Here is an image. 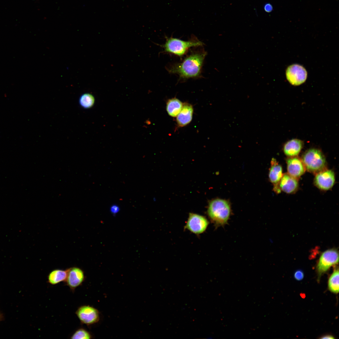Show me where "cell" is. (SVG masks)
I'll return each mask as SVG.
<instances>
[{
	"mask_svg": "<svg viewBox=\"0 0 339 339\" xmlns=\"http://www.w3.org/2000/svg\"><path fill=\"white\" fill-rule=\"evenodd\" d=\"M206 53L203 50L192 52L181 63L171 66L168 70L170 73L178 75L180 79L198 78L201 74Z\"/></svg>",
	"mask_w": 339,
	"mask_h": 339,
	"instance_id": "6da1fadb",
	"label": "cell"
},
{
	"mask_svg": "<svg viewBox=\"0 0 339 339\" xmlns=\"http://www.w3.org/2000/svg\"><path fill=\"white\" fill-rule=\"evenodd\" d=\"M231 212L230 205L228 201L217 198L209 202L207 214L211 222L217 228L228 223Z\"/></svg>",
	"mask_w": 339,
	"mask_h": 339,
	"instance_id": "7a4b0ae2",
	"label": "cell"
},
{
	"mask_svg": "<svg viewBox=\"0 0 339 339\" xmlns=\"http://www.w3.org/2000/svg\"><path fill=\"white\" fill-rule=\"evenodd\" d=\"M203 44V42L196 38H192L189 40L184 41L171 37L166 38L165 43L161 46L165 52L181 57L190 48L202 46Z\"/></svg>",
	"mask_w": 339,
	"mask_h": 339,
	"instance_id": "3957f363",
	"label": "cell"
},
{
	"mask_svg": "<svg viewBox=\"0 0 339 339\" xmlns=\"http://www.w3.org/2000/svg\"><path fill=\"white\" fill-rule=\"evenodd\" d=\"M302 160L306 169L310 172L317 174L326 169L325 157L318 149L310 148L307 150L304 154Z\"/></svg>",
	"mask_w": 339,
	"mask_h": 339,
	"instance_id": "277c9868",
	"label": "cell"
},
{
	"mask_svg": "<svg viewBox=\"0 0 339 339\" xmlns=\"http://www.w3.org/2000/svg\"><path fill=\"white\" fill-rule=\"evenodd\" d=\"M338 261L339 253L336 249H329L323 252L320 257L316 266L318 278L331 266L337 264Z\"/></svg>",
	"mask_w": 339,
	"mask_h": 339,
	"instance_id": "5b68a950",
	"label": "cell"
},
{
	"mask_svg": "<svg viewBox=\"0 0 339 339\" xmlns=\"http://www.w3.org/2000/svg\"><path fill=\"white\" fill-rule=\"evenodd\" d=\"M209 223V221L205 217L190 213L186 222L184 229L198 235L206 231Z\"/></svg>",
	"mask_w": 339,
	"mask_h": 339,
	"instance_id": "8992f818",
	"label": "cell"
},
{
	"mask_svg": "<svg viewBox=\"0 0 339 339\" xmlns=\"http://www.w3.org/2000/svg\"><path fill=\"white\" fill-rule=\"evenodd\" d=\"M76 314L81 322L87 325L97 322L99 320L98 310L89 305H83L78 308Z\"/></svg>",
	"mask_w": 339,
	"mask_h": 339,
	"instance_id": "52a82bcc",
	"label": "cell"
},
{
	"mask_svg": "<svg viewBox=\"0 0 339 339\" xmlns=\"http://www.w3.org/2000/svg\"><path fill=\"white\" fill-rule=\"evenodd\" d=\"M286 77L292 85H298L305 82L307 76V72L302 66L293 64L289 66L286 72Z\"/></svg>",
	"mask_w": 339,
	"mask_h": 339,
	"instance_id": "ba28073f",
	"label": "cell"
},
{
	"mask_svg": "<svg viewBox=\"0 0 339 339\" xmlns=\"http://www.w3.org/2000/svg\"><path fill=\"white\" fill-rule=\"evenodd\" d=\"M335 177L334 172L326 169L316 174L314 183L320 189L328 190L331 189L334 185Z\"/></svg>",
	"mask_w": 339,
	"mask_h": 339,
	"instance_id": "9c48e42d",
	"label": "cell"
},
{
	"mask_svg": "<svg viewBox=\"0 0 339 339\" xmlns=\"http://www.w3.org/2000/svg\"><path fill=\"white\" fill-rule=\"evenodd\" d=\"M84 280V273L81 269L75 267L68 269L67 275L65 282L72 291L80 286Z\"/></svg>",
	"mask_w": 339,
	"mask_h": 339,
	"instance_id": "30bf717a",
	"label": "cell"
},
{
	"mask_svg": "<svg viewBox=\"0 0 339 339\" xmlns=\"http://www.w3.org/2000/svg\"><path fill=\"white\" fill-rule=\"evenodd\" d=\"M288 174L297 178L303 175L306 169L302 160L296 156L289 157L286 160Z\"/></svg>",
	"mask_w": 339,
	"mask_h": 339,
	"instance_id": "8fae6325",
	"label": "cell"
},
{
	"mask_svg": "<svg viewBox=\"0 0 339 339\" xmlns=\"http://www.w3.org/2000/svg\"><path fill=\"white\" fill-rule=\"evenodd\" d=\"M282 168L276 159L272 158L269 169V177L270 181L274 185V190L277 193L281 192L279 183L282 176Z\"/></svg>",
	"mask_w": 339,
	"mask_h": 339,
	"instance_id": "7c38bea8",
	"label": "cell"
},
{
	"mask_svg": "<svg viewBox=\"0 0 339 339\" xmlns=\"http://www.w3.org/2000/svg\"><path fill=\"white\" fill-rule=\"evenodd\" d=\"M298 183L297 179L288 173L283 175L279 183L280 190L288 194L294 193L297 190Z\"/></svg>",
	"mask_w": 339,
	"mask_h": 339,
	"instance_id": "4fadbf2b",
	"label": "cell"
},
{
	"mask_svg": "<svg viewBox=\"0 0 339 339\" xmlns=\"http://www.w3.org/2000/svg\"><path fill=\"white\" fill-rule=\"evenodd\" d=\"M193 112V108L191 104L184 103L180 112L176 116L178 125L183 127L189 123L192 119Z\"/></svg>",
	"mask_w": 339,
	"mask_h": 339,
	"instance_id": "5bb4252c",
	"label": "cell"
},
{
	"mask_svg": "<svg viewBox=\"0 0 339 339\" xmlns=\"http://www.w3.org/2000/svg\"><path fill=\"white\" fill-rule=\"evenodd\" d=\"M303 145V141L299 139H291L284 144L283 147L284 153L289 157L296 156L300 153Z\"/></svg>",
	"mask_w": 339,
	"mask_h": 339,
	"instance_id": "9a60e30c",
	"label": "cell"
},
{
	"mask_svg": "<svg viewBox=\"0 0 339 339\" xmlns=\"http://www.w3.org/2000/svg\"><path fill=\"white\" fill-rule=\"evenodd\" d=\"M68 273V269L66 270L55 269L51 271L48 276V282L54 285L66 281Z\"/></svg>",
	"mask_w": 339,
	"mask_h": 339,
	"instance_id": "2e32d148",
	"label": "cell"
},
{
	"mask_svg": "<svg viewBox=\"0 0 339 339\" xmlns=\"http://www.w3.org/2000/svg\"><path fill=\"white\" fill-rule=\"evenodd\" d=\"M183 105L182 103L176 98L169 99L167 102L166 109L169 116L176 117L180 112Z\"/></svg>",
	"mask_w": 339,
	"mask_h": 339,
	"instance_id": "e0dca14e",
	"label": "cell"
},
{
	"mask_svg": "<svg viewBox=\"0 0 339 339\" xmlns=\"http://www.w3.org/2000/svg\"><path fill=\"white\" fill-rule=\"evenodd\" d=\"M328 288L332 293H337L339 292V269L338 267L335 268L330 277L328 281Z\"/></svg>",
	"mask_w": 339,
	"mask_h": 339,
	"instance_id": "ac0fdd59",
	"label": "cell"
},
{
	"mask_svg": "<svg viewBox=\"0 0 339 339\" xmlns=\"http://www.w3.org/2000/svg\"><path fill=\"white\" fill-rule=\"evenodd\" d=\"M95 101L94 97L89 93H85L82 94L80 97L79 103L83 108L88 109L91 107Z\"/></svg>",
	"mask_w": 339,
	"mask_h": 339,
	"instance_id": "d6986e66",
	"label": "cell"
},
{
	"mask_svg": "<svg viewBox=\"0 0 339 339\" xmlns=\"http://www.w3.org/2000/svg\"><path fill=\"white\" fill-rule=\"evenodd\" d=\"M91 338L90 333L83 328H80L77 330L72 335L71 339H88Z\"/></svg>",
	"mask_w": 339,
	"mask_h": 339,
	"instance_id": "ffe728a7",
	"label": "cell"
},
{
	"mask_svg": "<svg viewBox=\"0 0 339 339\" xmlns=\"http://www.w3.org/2000/svg\"><path fill=\"white\" fill-rule=\"evenodd\" d=\"M294 276L296 280L300 281L304 278V274L301 270H298L295 272Z\"/></svg>",
	"mask_w": 339,
	"mask_h": 339,
	"instance_id": "44dd1931",
	"label": "cell"
},
{
	"mask_svg": "<svg viewBox=\"0 0 339 339\" xmlns=\"http://www.w3.org/2000/svg\"><path fill=\"white\" fill-rule=\"evenodd\" d=\"M120 208L116 204H113L111 205L110 208V212L113 214H116L118 213L120 211Z\"/></svg>",
	"mask_w": 339,
	"mask_h": 339,
	"instance_id": "7402d4cb",
	"label": "cell"
},
{
	"mask_svg": "<svg viewBox=\"0 0 339 339\" xmlns=\"http://www.w3.org/2000/svg\"><path fill=\"white\" fill-rule=\"evenodd\" d=\"M264 9L266 12H270L272 10V7L271 4L267 3L264 6Z\"/></svg>",
	"mask_w": 339,
	"mask_h": 339,
	"instance_id": "603a6c76",
	"label": "cell"
},
{
	"mask_svg": "<svg viewBox=\"0 0 339 339\" xmlns=\"http://www.w3.org/2000/svg\"><path fill=\"white\" fill-rule=\"evenodd\" d=\"M321 339H334V337L331 335H326L321 337Z\"/></svg>",
	"mask_w": 339,
	"mask_h": 339,
	"instance_id": "cb8c5ba5",
	"label": "cell"
},
{
	"mask_svg": "<svg viewBox=\"0 0 339 339\" xmlns=\"http://www.w3.org/2000/svg\"><path fill=\"white\" fill-rule=\"evenodd\" d=\"M3 319V315L0 312V321L2 320Z\"/></svg>",
	"mask_w": 339,
	"mask_h": 339,
	"instance_id": "d4e9b609",
	"label": "cell"
}]
</instances>
